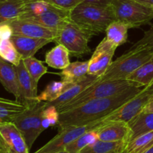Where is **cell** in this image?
Listing matches in <instances>:
<instances>
[{"label": "cell", "instance_id": "6da1fadb", "mask_svg": "<svg viewBox=\"0 0 153 153\" xmlns=\"http://www.w3.org/2000/svg\"><path fill=\"white\" fill-rule=\"evenodd\" d=\"M140 87H131L123 92L106 98L94 99L70 110L60 113L58 130L68 126H85L110 114L135 97Z\"/></svg>", "mask_w": 153, "mask_h": 153}, {"label": "cell", "instance_id": "7a4b0ae2", "mask_svg": "<svg viewBox=\"0 0 153 153\" xmlns=\"http://www.w3.org/2000/svg\"><path fill=\"white\" fill-rule=\"evenodd\" d=\"M116 19L111 5L82 1L70 13V20L92 36L97 35Z\"/></svg>", "mask_w": 153, "mask_h": 153}, {"label": "cell", "instance_id": "3957f363", "mask_svg": "<svg viewBox=\"0 0 153 153\" xmlns=\"http://www.w3.org/2000/svg\"><path fill=\"white\" fill-rule=\"evenodd\" d=\"M70 11L58 8L43 0L25 3V11L20 19L36 22L58 31L70 20Z\"/></svg>", "mask_w": 153, "mask_h": 153}, {"label": "cell", "instance_id": "277c9868", "mask_svg": "<svg viewBox=\"0 0 153 153\" xmlns=\"http://www.w3.org/2000/svg\"><path fill=\"white\" fill-rule=\"evenodd\" d=\"M153 58V49L143 48L137 50H127L120 57L112 61L100 82L126 79L128 76Z\"/></svg>", "mask_w": 153, "mask_h": 153}, {"label": "cell", "instance_id": "5b68a950", "mask_svg": "<svg viewBox=\"0 0 153 153\" xmlns=\"http://www.w3.org/2000/svg\"><path fill=\"white\" fill-rule=\"evenodd\" d=\"M131 87L141 88L142 86L139 84L131 82L127 79L108 80L104 82H100L99 79L97 82L88 87L86 90L81 93L72 101L60 108L58 111L61 113L65 111L70 110L94 99L106 98V97L117 95Z\"/></svg>", "mask_w": 153, "mask_h": 153}, {"label": "cell", "instance_id": "8992f818", "mask_svg": "<svg viewBox=\"0 0 153 153\" xmlns=\"http://www.w3.org/2000/svg\"><path fill=\"white\" fill-rule=\"evenodd\" d=\"M111 6L116 19L131 28L147 25L153 19V8L136 0H113Z\"/></svg>", "mask_w": 153, "mask_h": 153}, {"label": "cell", "instance_id": "52a82bcc", "mask_svg": "<svg viewBox=\"0 0 153 153\" xmlns=\"http://www.w3.org/2000/svg\"><path fill=\"white\" fill-rule=\"evenodd\" d=\"M91 37V34L69 20L58 31L55 42L65 46L73 56L80 57L91 52L88 43Z\"/></svg>", "mask_w": 153, "mask_h": 153}, {"label": "cell", "instance_id": "ba28073f", "mask_svg": "<svg viewBox=\"0 0 153 153\" xmlns=\"http://www.w3.org/2000/svg\"><path fill=\"white\" fill-rule=\"evenodd\" d=\"M45 108L46 102H38L28 108L13 122L23 135L29 149H31L37 137L45 130L42 124L43 112Z\"/></svg>", "mask_w": 153, "mask_h": 153}, {"label": "cell", "instance_id": "9c48e42d", "mask_svg": "<svg viewBox=\"0 0 153 153\" xmlns=\"http://www.w3.org/2000/svg\"><path fill=\"white\" fill-rule=\"evenodd\" d=\"M152 98L153 85L144 87L135 97L124 103L110 114L95 122L97 123H102L108 121H124L128 123L143 111L146 105Z\"/></svg>", "mask_w": 153, "mask_h": 153}, {"label": "cell", "instance_id": "30bf717a", "mask_svg": "<svg viewBox=\"0 0 153 153\" xmlns=\"http://www.w3.org/2000/svg\"><path fill=\"white\" fill-rule=\"evenodd\" d=\"M98 126L94 122L88 125L79 126H68L58 130V134L49 140L47 143L34 153H55L65 150L66 146L80 137L85 132L94 130Z\"/></svg>", "mask_w": 153, "mask_h": 153}, {"label": "cell", "instance_id": "8fae6325", "mask_svg": "<svg viewBox=\"0 0 153 153\" xmlns=\"http://www.w3.org/2000/svg\"><path fill=\"white\" fill-rule=\"evenodd\" d=\"M25 138L13 123H0V153H30Z\"/></svg>", "mask_w": 153, "mask_h": 153}, {"label": "cell", "instance_id": "7c38bea8", "mask_svg": "<svg viewBox=\"0 0 153 153\" xmlns=\"http://www.w3.org/2000/svg\"><path fill=\"white\" fill-rule=\"evenodd\" d=\"M117 46L105 37L97 46L89 60L88 74L101 77L112 63Z\"/></svg>", "mask_w": 153, "mask_h": 153}, {"label": "cell", "instance_id": "4fadbf2b", "mask_svg": "<svg viewBox=\"0 0 153 153\" xmlns=\"http://www.w3.org/2000/svg\"><path fill=\"white\" fill-rule=\"evenodd\" d=\"M5 22L8 23L12 27L13 34L16 35L26 36L34 38L48 39L53 40L54 42L58 37V31L31 21L17 18Z\"/></svg>", "mask_w": 153, "mask_h": 153}, {"label": "cell", "instance_id": "5bb4252c", "mask_svg": "<svg viewBox=\"0 0 153 153\" xmlns=\"http://www.w3.org/2000/svg\"><path fill=\"white\" fill-rule=\"evenodd\" d=\"M98 140L109 142L126 141L129 143L131 131L129 125L124 121H108L100 123L95 128Z\"/></svg>", "mask_w": 153, "mask_h": 153}, {"label": "cell", "instance_id": "9a60e30c", "mask_svg": "<svg viewBox=\"0 0 153 153\" xmlns=\"http://www.w3.org/2000/svg\"><path fill=\"white\" fill-rule=\"evenodd\" d=\"M19 87H20L21 97L19 102L24 103L28 108L38 102L37 100V85L27 70L23 61L18 66H15Z\"/></svg>", "mask_w": 153, "mask_h": 153}, {"label": "cell", "instance_id": "2e32d148", "mask_svg": "<svg viewBox=\"0 0 153 153\" xmlns=\"http://www.w3.org/2000/svg\"><path fill=\"white\" fill-rule=\"evenodd\" d=\"M99 79H100V77H97L96 76L90 74L86 75L80 81L70 85L57 100L52 102H46V107L55 106L58 110L60 108L64 106V105L67 104L70 101H72L73 99L76 98L81 93L86 90L88 87L97 82Z\"/></svg>", "mask_w": 153, "mask_h": 153}, {"label": "cell", "instance_id": "e0dca14e", "mask_svg": "<svg viewBox=\"0 0 153 153\" xmlns=\"http://www.w3.org/2000/svg\"><path fill=\"white\" fill-rule=\"evenodd\" d=\"M10 40L20 54L22 60L34 57L36 52L41 48L51 42H54L53 40L48 39L34 38L16 34H13Z\"/></svg>", "mask_w": 153, "mask_h": 153}, {"label": "cell", "instance_id": "ac0fdd59", "mask_svg": "<svg viewBox=\"0 0 153 153\" xmlns=\"http://www.w3.org/2000/svg\"><path fill=\"white\" fill-rule=\"evenodd\" d=\"M0 80L4 89L14 96L17 101L20 100V87L15 66L0 58Z\"/></svg>", "mask_w": 153, "mask_h": 153}, {"label": "cell", "instance_id": "d6986e66", "mask_svg": "<svg viewBox=\"0 0 153 153\" xmlns=\"http://www.w3.org/2000/svg\"><path fill=\"white\" fill-rule=\"evenodd\" d=\"M28 107L17 100L0 99V123H13Z\"/></svg>", "mask_w": 153, "mask_h": 153}, {"label": "cell", "instance_id": "ffe728a7", "mask_svg": "<svg viewBox=\"0 0 153 153\" xmlns=\"http://www.w3.org/2000/svg\"><path fill=\"white\" fill-rule=\"evenodd\" d=\"M70 52L65 46L57 44V46L46 52L45 62L49 67L62 70L70 64Z\"/></svg>", "mask_w": 153, "mask_h": 153}, {"label": "cell", "instance_id": "44dd1931", "mask_svg": "<svg viewBox=\"0 0 153 153\" xmlns=\"http://www.w3.org/2000/svg\"><path fill=\"white\" fill-rule=\"evenodd\" d=\"M128 123L131 131V141L142 134L153 131V113L140 112Z\"/></svg>", "mask_w": 153, "mask_h": 153}, {"label": "cell", "instance_id": "7402d4cb", "mask_svg": "<svg viewBox=\"0 0 153 153\" xmlns=\"http://www.w3.org/2000/svg\"><path fill=\"white\" fill-rule=\"evenodd\" d=\"M25 11V2L22 0L0 1V23L20 17Z\"/></svg>", "mask_w": 153, "mask_h": 153}, {"label": "cell", "instance_id": "603a6c76", "mask_svg": "<svg viewBox=\"0 0 153 153\" xmlns=\"http://www.w3.org/2000/svg\"><path fill=\"white\" fill-rule=\"evenodd\" d=\"M89 60L85 61H75L70 63L68 67L59 73L61 80L67 83L74 84L83 79L88 74Z\"/></svg>", "mask_w": 153, "mask_h": 153}, {"label": "cell", "instance_id": "cb8c5ba5", "mask_svg": "<svg viewBox=\"0 0 153 153\" xmlns=\"http://www.w3.org/2000/svg\"><path fill=\"white\" fill-rule=\"evenodd\" d=\"M129 28H131L128 24L115 19L106 28L105 37L118 47L127 42Z\"/></svg>", "mask_w": 153, "mask_h": 153}, {"label": "cell", "instance_id": "d4e9b609", "mask_svg": "<svg viewBox=\"0 0 153 153\" xmlns=\"http://www.w3.org/2000/svg\"><path fill=\"white\" fill-rule=\"evenodd\" d=\"M128 143L126 141L109 142L97 140L84 148L80 153H121L126 151Z\"/></svg>", "mask_w": 153, "mask_h": 153}, {"label": "cell", "instance_id": "484cf974", "mask_svg": "<svg viewBox=\"0 0 153 153\" xmlns=\"http://www.w3.org/2000/svg\"><path fill=\"white\" fill-rule=\"evenodd\" d=\"M126 79L142 87L153 85V58L128 76Z\"/></svg>", "mask_w": 153, "mask_h": 153}, {"label": "cell", "instance_id": "4316f807", "mask_svg": "<svg viewBox=\"0 0 153 153\" xmlns=\"http://www.w3.org/2000/svg\"><path fill=\"white\" fill-rule=\"evenodd\" d=\"M72 84L67 83L64 81L52 82L46 87L44 90L37 96L38 102H49L57 100L66 89Z\"/></svg>", "mask_w": 153, "mask_h": 153}, {"label": "cell", "instance_id": "83f0119b", "mask_svg": "<svg viewBox=\"0 0 153 153\" xmlns=\"http://www.w3.org/2000/svg\"><path fill=\"white\" fill-rule=\"evenodd\" d=\"M97 140H98V136L96 130H91L85 132V134L67 145L65 148V150L68 153H80L84 148L94 143Z\"/></svg>", "mask_w": 153, "mask_h": 153}, {"label": "cell", "instance_id": "f1b7e54d", "mask_svg": "<svg viewBox=\"0 0 153 153\" xmlns=\"http://www.w3.org/2000/svg\"><path fill=\"white\" fill-rule=\"evenodd\" d=\"M0 56L5 61L14 66H18L22 61V56L10 39L1 40L0 42Z\"/></svg>", "mask_w": 153, "mask_h": 153}, {"label": "cell", "instance_id": "f546056e", "mask_svg": "<svg viewBox=\"0 0 153 153\" xmlns=\"http://www.w3.org/2000/svg\"><path fill=\"white\" fill-rule=\"evenodd\" d=\"M153 144V131L136 137L127 145L126 153H143Z\"/></svg>", "mask_w": 153, "mask_h": 153}, {"label": "cell", "instance_id": "4dcf8cb0", "mask_svg": "<svg viewBox=\"0 0 153 153\" xmlns=\"http://www.w3.org/2000/svg\"><path fill=\"white\" fill-rule=\"evenodd\" d=\"M22 61L34 83L37 85L39 80L41 79L42 76L47 73V67L43 65V63L41 61H39L34 57L26 58Z\"/></svg>", "mask_w": 153, "mask_h": 153}, {"label": "cell", "instance_id": "1f68e13d", "mask_svg": "<svg viewBox=\"0 0 153 153\" xmlns=\"http://www.w3.org/2000/svg\"><path fill=\"white\" fill-rule=\"evenodd\" d=\"M60 112L55 106H47L43 112L42 124L44 129L50 126H57L59 121Z\"/></svg>", "mask_w": 153, "mask_h": 153}, {"label": "cell", "instance_id": "d6a6232c", "mask_svg": "<svg viewBox=\"0 0 153 153\" xmlns=\"http://www.w3.org/2000/svg\"><path fill=\"white\" fill-rule=\"evenodd\" d=\"M152 44H153V24L151 25L149 29L145 31L143 37L128 50H137Z\"/></svg>", "mask_w": 153, "mask_h": 153}, {"label": "cell", "instance_id": "836d02e7", "mask_svg": "<svg viewBox=\"0 0 153 153\" xmlns=\"http://www.w3.org/2000/svg\"><path fill=\"white\" fill-rule=\"evenodd\" d=\"M58 8L71 11L80 3L84 1L83 0H43Z\"/></svg>", "mask_w": 153, "mask_h": 153}, {"label": "cell", "instance_id": "e575fe53", "mask_svg": "<svg viewBox=\"0 0 153 153\" xmlns=\"http://www.w3.org/2000/svg\"><path fill=\"white\" fill-rule=\"evenodd\" d=\"M13 35V31L12 27L7 22L0 23V39L7 40Z\"/></svg>", "mask_w": 153, "mask_h": 153}, {"label": "cell", "instance_id": "d590c367", "mask_svg": "<svg viewBox=\"0 0 153 153\" xmlns=\"http://www.w3.org/2000/svg\"><path fill=\"white\" fill-rule=\"evenodd\" d=\"M83 1L94 3V4H102V5H111L113 0H83Z\"/></svg>", "mask_w": 153, "mask_h": 153}, {"label": "cell", "instance_id": "8d00e7d4", "mask_svg": "<svg viewBox=\"0 0 153 153\" xmlns=\"http://www.w3.org/2000/svg\"><path fill=\"white\" fill-rule=\"evenodd\" d=\"M141 112H146V113H153V98L144 107Z\"/></svg>", "mask_w": 153, "mask_h": 153}, {"label": "cell", "instance_id": "74e56055", "mask_svg": "<svg viewBox=\"0 0 153 153\" xmlns=\"http://www.w3.org/2000/svg\"><path fill=\"white\" fill-rule=\"evenodd\" d=\"M136 1L153 8V0H136Z\"/></svg>", "mask_w": 153, "mask_h": 153}, {"label": "cell", "instance_id": "f35d334b", "mask_svg": "<svg viewBox=\"0 0 153 153\" xmlns=\"http://www.w3.org/2000/svg\"><path fill=\"white\" fill-rule=\"evenodd\" d=\"M143 153H153V144L150 146V147H149L147 149H146Z\"/></svg>", "mask_w": 153, "mask_h": 153}, {"label": "cell", "instance_id": "ab89813d", "mask_svg": "<svg viewBox=\"0 0 153 153\" xmlns=\"http://www.w3.org/2000/svg\"><path fill=\"white\" fill-rule=\"evenodd\" d=\"M24 2L27 3V2H31V1H37V0H22Z\"/></svg>", "mask_w": 153, "mask_h": 153}, {"label": "cell", "instance_id": "60d3db41", "mask_svg": "<svg viewBox=\"0 0 153 153\" xmlns=\"http://www.w3.org/2000/svg\"><path fill=\"white\" fill-rule=\"evenodd\" d=\"M144 48H150V49H153V44L149 45V46H146V47H144Z\"/></svg>", "mask_w": 153, "mask_h": 153}, {"label": "cell", "instance_id": "b9f144b4", "mask_svg": "<svg viewBox=\"0 0 153 153\" xmlns=\"http://www.w3.org/2000/svg\"><path fill=\"white\" fill-rule=\"evenodd\" d=\"M121 153H126V151H124L123 152H121Z\"/></svg>", "mask_w": 153, "mask_h": 153}, {"label": "cell", "instance_id": "7bdbcfd3", "mask_svg": "<svg viewBox=\"0 0 153 153\" xmlns=\"http://www.w3.org/2000/svg\"><path fill=\"white\" fill-rule=\"evenodd\" d=\"M0 1H2V0H0Z\"/></svg>", "mask_w": 153, "mask_h": 153}]
</instances>
